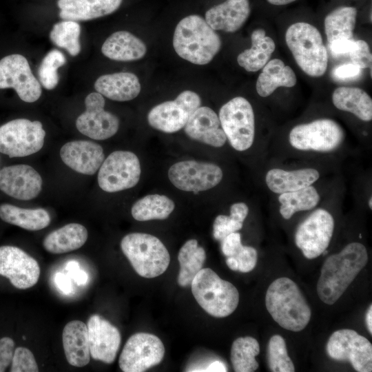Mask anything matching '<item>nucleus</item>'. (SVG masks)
<instances>
[{
  "label": "nucleus",
  "instance_id": "f257e3e1",
  "mask_svg": "<svg viewBox=\"0 0 372 372\" xmlns=\"http://www.w3.org/2000/svg\"><path fill=\"white\" fill-rule=\"evenodd\" d=\"M369 256L366 247L358 242L348 243L338 253L329 256L321 269L317 293L324 303L333 304L364 268Z\"/></svg>",
  "mask_w": 372,
  "mask_h": 372
},
{
  "label": "nucleus",
  "instance_id": "f03ea898",
  "mask_svg": "<svg viewBox=\"0 0 372 372\" xmlns=\"http://www.w3.org/2000/svg\"><path fill=\"white\" fill-rule=\"evenodd\" d=\"M344 140L345 132L338 122L318 118L293 126L288 133L286 148L293 156H327L342 149Z\"/></svg>",
  "mask_w": 372,
  "mask_h": 372
},
{
  "label": "nucleus",
  "instance_id": "7ed1b4c3",
  "mask_svg": "<svg viewBox=\"0 0 372 372\" xmlns=\"http://www.w3.org/2000/svg\"><path fill=\"white\" fill-rule=\"evenodd\" d=\"M173 46L182 59L194 64L205 65L219 52L221 40L205 19L192 14L177 24L173 37Z\"/></svg>",
  "mask_w": 372,
  "mask_h": 372
},
{
  "label": "nucleus",
  "instance_id": "20e7f679",
  "mask_svg": "<svg viewBox=\"0 0 372 372\" xmlns=\"http://www.w3.org/2000/svg\"><path fill=\"white\" fill-rule=\"evenodd\" d=\"M265 305L274 321L287 330L300 331L311 318L310 307L299 287L286 277L279 278L269 285Z\"/></svg>",
  "mask_w": 372,
  "mask_h": 372
},
{
  "label": "nucleus",
  "instance_id": "39448f33",
  "mask_svg": "<svg viewBox=\"0 0 372 372\" xmlns=\"http://www.w3.org/2000/svg\"><path fill=\"white\" fill-rule=\"evenodd\" d=\"M286 43L300 69L312 77L322 76L328 65V54L318 30L298 22L291 25L285 33Z\"/></svg>",
  "mask_w": 372,
  "mask_h": 372
},
{
  "label": "nucleus",
  "instance_id": "423d86ee",
  "mask_svg": "<svg viewBox=\"0 0 372 372\" xmlns=\"http://www.w3.org/2000/svg\"><path fill=\"white\" fill-rule=\"evenodd\" d=\"M191 286L198 304L214 317H227L238 307L239 293L236 287L209 268L200 269Z\"/></svg>",
  "mask_w": 372,
  "mask_h": 372
},
{
  "label": "nucleus",
  "instance_id": "0eeeda50",
  "mask_svg": "<svg viewBox=\"0 0 372 372\" xmlns=\"http://www.w3.org/2000/svg\"><path fill=\"white\" fill-rule=\"evenodd\" d=\"M121 247L135 271L142 277H157L169 266V254L154 236L145 233L129 234L121 240Z\"/></svg>",
  "mask_w": 372,
  "mask_h": 372
},
{
  "label": "nucleus",
  "instance_id": "6e6552de",
  "mask_svg": "<svg viewBox=\"0 0 372 372\" xmlns=\"http://www.w3.org/2000/svg\"><path fill=\"white\" fill-rule=\"evenodd\" d=\"M218 118L227 140L234 149L245 152L254 147L255 114L248 100L242 96L231 99L222 105Z\"/></svg>",
  "mask_w": 372,
  "mask_h": 372
},
{
  "label": "nucleus",
  "instance_id": "1a4fd4ad",
  "mask_svg": "<svg viewBox=\"0 0 372 372\" xmlns=\"http://www.w3.org/2000/svg\"><path fill=\"white\" fill-rule=\"evenodd\" d=\"M320 205L298 225L294 235L296 247L308 259L316 258L327 250L335 229L333 213Z\"/></svg>",
  "mask_w": 372,
  "mask_h": 372
},
{
  "label": "nucleus",
  "instance_id": "9d476101",
  "mask_svg": "<svg viewBox=\"0 0 372 372\" xmlns=\"http://www.w3.org/2000/svg\"><path fill=\"white\" fill-rule=\"evenodd\" d=\"M45 136L41 122L12 120L0 126V152L10 158L33 154L43 147Z\"/></svg>",
  "mask_w": 372,
  "mask_h": 372
},
{
  "label": "nucleus",
  "instance_id": "9b49d317",
  "mask_svg": "<svg viewBox=\"0 0 372 372\" xmlns=\"http://www.w3.org/2000/svg\"><path fill=\"white\" fill-rule=\"evenodd\" d=\"M141 164L137 156L129 151H115L101 164L98 183L107 192H116L134 187L141 177Z\"/></svg>",
  "mask_w": 372,
  "mask_h": 372
},
{
  "label": "nucleus",
  "instance_id": "f8f14e48",
  "mask_svg": "<svg viewBox=\"0 0 372 372\" xmlns=\"http://www.w3.org/2000/svg\"><path fill=\"white\" fill-rule=\"evenodd\" d=\"M326 350L331 358L349 362L357 371H372V344L354 330L344 329L333 332Z\"/></svg>",
  "mask_w": 372,
  "mask_h": 372
},
{
  "label": "nucleus",
  "instance_id": "ddd939ff",
  "mask_svg": "<svg viewBox=\"0 0 372 372\" xmlns=\"http://www.w3.org/2000/svg\"><path fill=\"white\" fill-rule=\"evenodd\" d=\"M198 94L185 90L173 101H168L152 107L147 114L151 127L165 133L178 132L185 125L192 113L200 106Z\"/></svg>",
  "mask_w": 372,
  "mask_h": 372
},
{
  "label": "nucleus",
  "instance_id": "4468645a",
  "mask_svg": "<svg viewBox=\"0 0 372 372\" xmlns=\"http://www.w3.org/2000/svg\"><path fill=\"white\" fill-rule=\"evenodd\" d=\"M165 355L162 341L155 335L137 333L127 340L118 360L124 372H143L158 364Z\"/></svg>",
  "mask_w": 372,
  "mask_h": 372
},
{
  "label": "nucleus",
  "instance_id": "2eb2a0df",
  "mask_svg": "<svg viewBox=\"0 0 372 372\" xmlns=\"http://www.w3.org/2000/svg\"><path fill=\"white\" fill-rule=\"evenodd\" d=\"M168 177L176 188L196 192L216 187L221 182L223 172L214 163L188 160L172 165Z\"/></svg>",
  "mask_w": 372,
  "mask_h": 372
},
{
  "label": "nucleus",
  "instance_id": "dca6fc26",
  "mask_svg": "<svg viewBox=\"0 0 372 372\" xmlns=\"http://www.w3.org/2000/svg\"><path fill=\"white\" fill-rule=\"evenodd\" d=\"M6 88L14 89L26 103L35 102L41 95V84L21 54H10L0 60V89Z\"/></svg>",
  "mask_w": 372,
  "mask_h": 372
},
{
  "label": "nucleus",
  "instance_id": "f3484780",
  "mask_svg": "<svg viewBox=\"0 0 372 372\" xmlns=\"http://www.w3.org/2000/svg\"><path fill=\"white\" fill-rule=\"evenodd\" d=\"M324 170L316 164H306L294 168L272 166L263 172V183L269 192L278 195L319 183Z\"/></svg>",
  "mask_w": 372,
  "mask_h": 372
},
{
  "label": "nucleus",
  "instance_id": "a211bd4d",
  "mask_svg": "<svg viewBox=\"0 0 372 372\" xmlns=\"http://www.w3.org/2000/svg\"><path fill=\"white\" fill-rule=\"evenodd\" d=\"M85 105V111L76 121V127L81 134L94 140H105L117 132L119 120L104 110L103 95L97 92L89 94Z\"/></svg>",
  "mask_w": 372,
  "mask_h": 372
},
{
  "label": "nucleus",
  "instance_id": "6ab92c4d",
  "mask_svg": "<svg viewBox=\"0 0 372 372\" xmlns=\"http://www.w3.org/2000/svg\"><path fill=\"white\" fill-rule=\"evenodd\" d=\"M37 261L21 249L9 245L0 247V275L9 279L19 289L35 285L40 276Z\"/></svg>",
  "mask_w": 372,
  "mask_h": 372
},
{
  "label": "nucleus",
  "instance_id": "aec40b11",
  "mask_svg": "<svg viewBox=\"0 0 372 372\" xmlns=\"http://www.w3.org/2000/svg\"><path fill=\"white\" fill-rule=\"evenodd\" d=\"M87 327L90 356L95 360L112 364L121 344L118 329L98 314L90 317Z\"/></svg>",
  "mask_w": 372,
  "mask_h": 372
},
{
  "label": "nucleus",
  "instance_id": "412c9836",
  "mask_svg": "<svg viewBox=\"0 0 372 372\" xmlns=\"http://www.w3.org/2000/svg\"><path fill=\"white\" fill-rule=\"evenodd\" d=\"M41 189L42 178L30 165H10L0 170V190L11 197L29 200L37 197Z\"/></svg>",
  "mask_w": 372,
  "mask_h": 372
},
{
  "label": "nucleus",
  "instance_id": "4be33fe9",
  "mask_svg": "<svg viewBox=\"0 0 372 372\" xmlns=\"http://www.w3.org/2000/svg\"><path fill=\"white\" fill-rule=\"evenodd\" d=\"M184 131L192 139L214 147H221L227 141L218 115L207 106H200L192 113Z\"/></svg>",
  "mask_w": 372,
  "mask_h": 372
},
{
  "label": "nucleus",
  "instance_id": "5701e85b",
  "mask_svg": "<svg viewBox=\"0 0 372 372\" xmlns=\"http://www.w3.org/2000/svg\"><path fill=\"white\" fill-rule=\"evenodd\" d=\"M63 162L72 169L86 175H93L104 161L103 147L90 141H70L61 148Z\"/></svg>",
  "mask_w": 372,
  "mask_h": 372
},
{
  "label": "nucleus",
  "instance_id": "b1692460",
  "mask_svg": "<svg viewBox=\"0 0 372 372\" xmlns=\"http://www.w3.org/2000/svg\"><path fill=\"white\" fill-rule=\"evenodd\" d=\"M249 14V0H226L209 9L205 19L214 30L234 32L242 26Z\"/></svg>",
  "mask_w": 372,
  "mask_h": 372
},
{
  "label": "nucleus",
  "instance_id": "393cba45",
  "mask_svg": "<svg viewBox=\"0 0 372 372\" xmlns=\"http://www.w3.org/2000/svg\"><path fill=\"white\" fill-rule=\"evenodd\" d=\"M62 341L68 362L76 367H83L90 360L87 324L74 320L66 324L63 330Z\"/></svg>",
  "mask_w": 372,
  "mask_h": 372
},
{
  "label": "nucleus",
  "instance_id": "a878e982",
  "mask_svg": "<svg viewBox=\"0 0 372 372\" xmlns=\"http://www.w3.org/2000/svg\"><path fill=\"white\" fill-rule=\"evenodd\" d=\"M123 0H59V17L65 20L87 21L110 14Z\"/></svg>",
  "mask_w": 372,
  "mask_h": 372
},
{
  "label": "nucleus",
  "instance_id": "bb28decb",
  "mask_svg": "<svg viewBox=\"0 0 372 372\" xmlns=\"http://www.w3.org/2000/svg\"><path fill=\"white\" fill-rule=\"evenodd\" d=\"M318 184L276 195L280 216L285 220H289L297 213L311 211L320 205L325 196Z\"/></svg>",
  "mask_w": 372,
  "mask_h": 372
},
{
  "label": "nucleus",
  "instance_id": "cd10ccee",
  "mask_svg": "<svg viewBox=\"0 0 372 372\" xmlns=\"http://www.w3.org/2000/svg\"><path fill=\"white\" fill-rule=\"evenodd\" d=\"M97 92L116 101H127L136 98L141 92L138 77L131 72H116L99 76L94 83Z\"/></svg>",
  "mask_w": 372,
  "mask_h": 372
},
{
  "label": "nucleus",
  "instance_id": "c85d7f7f",
  "mask_svg": "<svg viewBox=\"0 0 372 372\" xmlns=\"http://www.w3.org/2000/svg\"><path fill=\"white\" fill-rule=\"evenodd\" d=\"M101 52L112 60L131 61L142 59L146 54L147 48L139 38L121 30L114 32L105 41Z\"/></svg>",
  "mask_w": 372,
  "mask_h": 372
},
{
  "label": "nucleus",
  "instance_id": "c756f323",
  "mask_svg": "<svg viewBox=\"0 0 372 372\" xmlns=\"http://www.w3.org/2000/svg\"><path fill=\"white\" fill-rule=\"evenodd\" d=\"M297 82L294 71L280 59L269 61L259 74L256 89L261 97H267L280 87H292Z\"/></svg>",
  "mask_w": 372,
  "mask_h": 372
},
{
  "label": "nucleus",
  "instance_id": "7c9ffc66",
  "mask_svg": "<svg viewBox=\"0 0 372 372\" xmlns=\"http://www.w3.org/2000/svg\"><path fill=\"white\" fill-rule=\"evenodd\" d=\"M331 100L335 107L353 114L364 122L372 120V99L362 89L339 87L333 91Z\"/></svg>",
  "mask_w": 372,
  "mask_h": 372
},
{
  "label": "nucleus",
  "instance_id": "2f4dec72",
  "mask_svg": "<svg viewBox=\"0 0 372 372\" xmlns=\"http://www.w3.org/2000/svg\"><path fill=\"white\" fill-rule=\"evenodd\" d=\"M87 229L70 223L48 234L43 240L44 249L54 254H65L81 247L87 239Z\"/></svg>",
  "mask_w": 372,
  "mask_h": 372
},
{
  "label": "nucleus",
  "instance_id": "473e14b6",
  "mask_svg": "<svg viewBox=\"0 0 372 372\" xmlns=\"http://www.w3.org/2000/svg\"><path fill=\"white\" fill-rule=\"evenodd\" d=\"M251 46L237 56L238 65L247 72H257L269 61L275 50L273 40L266 36L265 30H255L251 36Z\"/></svg>",
  "mask_w": 372,
  "mask_h": 372
},
{
  "label": "nucleus",
  "instance_id": "72a5a7b5",
  "mask_svg": "<svg viewBox=\"0 0 372 372\" xmlns=\"http://www.w3.org/2000/svg\"><path fill=\"white\" fill-rule=\"evenodd\" d=\"M0 218L7 223L29 231L43 229L51 220L48 212L43 209H23L10 204L0 205Z\"/></svg>",
  "mask_w": 372,
  "mask_h": 372
},
{
  "label": "nucleus",
  "instance_id": "f704fd0d",
  "mask_svg": "<svg viewBox=\"0 0 372 372\" xmlns=\"http://www.w3.org/2000/svg\"><path fill=\"white\" fill-rule=\"evenodd\" d=\"M356 17V8L351 6H341L328 14L324 22L328 44L352 39Z\"/></svg>",
  "mask_w": 372,
  "mask_h": 372
},
{
  "label": "nucleus",
  "instance_id": "c9c22d12",
  "mask_svg": "<svg viewBox=\"0 0 372 372\" xmlns=\"http://www.w3.org/2000/svg\"><path fill=\"white\" fill-rule=\"evenodd\" d=\"M205 259V251L198 246L196 240L191 239L185 242L178 256L180 264L178 285L183 287L191 285L196 275L203 269Z\"/></svg>",
  "mask_w": 372,
  "mask_h": 372
},
{
  "label": "nucleus",
  "instance_id": "e433bc0d",
  "mask_svg": "<svg viewBox=\"0 0 372 372\" xmlns=\"http://www.w3.org/2000/svg\"><path fill=\"white\" fill-rule=\"evenodd\" d=\"M174 201L164 195L150 194L136 201L132 207V217L138 221L166 219L174 209Z\"/></svg>",
  "mask_w": 372,
  "mask_h": 372
},
{
  "label": "nucleus",
  "instance_id": "4c0bfd02",
  "mask_svg": "<svg viewBox=\"0 0 372 372\" xmlns=\"http://www.w3.org/2000/svg\"><path fill=\"white\" fill-rule=\"evenodd\" d=\"M260 353L258 342L250 336L235 340L231 348V362L236 372H253L258 368L256 356Z\"/></svg>",
  "mask_w": 372,
  "mask_h": 372
},
{
  "label": "nucleus",
  "instance_id": "58836bf2",
  "mask_svg": "<svg viewBox=\"0 0 372 372\" xmlns=\"http://www.w3.org/2000/svg\"><path fill=\"white\" fill-rule=\"evenodd\" d=\"M249 211V207L245 203H233L230 207L229 216L220 214L216 217L213 224L214 238L221 241L229 234L240 230Z\"/></svg>",
  "mask_w": 372,
  "mask_h": 372
},
{
  "label": "nucleus",
  "instance_id": "ea45409f",
  "mask_svg": "<svg viewBox=\"0 0 372 372\" xmlns=\"http://www.w3.org/2000/svg\"><path fill=\"white\" fill-rule=\"evenodd\" d=\"M81 26L75 21L65 20L54 25L50 32L51 41L56 46L64 48L72 56L79 54Z\"/></svg>",
  "mask_w": 372,
  "mask_h": 372
},
{
  "label": "nucleus",
  "instance_id": "a19ab883",
  "mask_svg": "<svg viewBox=\"0 0 372 372\" xmlns=\"http://www.w3.org/2000/svg\"><path fill=\"white\" fill-rule=\"evenodd\" d=\"M267 361L273 372H293V363L287 353L286 343L280 335H273L267 346Z\"/></svg>",
  "mask_w": 372,
  "mask_h": 372
},
{
  "label": "nucleus",
  "instance_id": "79ce46f5",
  "mask_svg": "<svg viewBox=\"0 0 372 372\" xmlns=\"http://www.w3.org/2000/svg\"><path fill=\"white\" fill-rule=\"evenodd\" d=\"M65 63L64 54L58 50H52L45 56L38 70L39 81L43 87L52 90L57 85L58 69Z\"/></svg>",
  "mask_w": 372,
  "mask_h": 372
},
{
  "label": "nucleus",
  "instance_id": "37998d69",
  "mask_svg": "<svg viewBox=\"0 0 372 372\" xmlns=\"http://www.w3.org/2000/svg\"><path fill=\"white\" fill-rule=\"evenodd\" d=\"M258 252L251 246L242 245L232 256L227 257L226 264L233 271L247 273L252 271L256 265Z\"/></svg>",
  "mask_w": 372,
  "mask_h": 372
},
{
  "label": "nucleus",
  "instance_id": "c03bdc74",
  "mask_svg": "<svg viewBox=\"0 0 372 372\" xmlns=\"http://www.w3.org/2000/svg\"><path fill=\"white\" fill-rule=\"evenodd\" d=\"M10 372H38L39 367L32 351L25 347L14 349Z\"/></svg>",
  "mask_w": 372,
  "mask_h": 372
},
{
  "label": "nucleus",
  "instance_id": "a18cd8bd",
  "mask_svg": "<svg viewBox=\"0 0 372 372\" xmlns=\"http://www.w3.org/2000/svg\"><path fill=\"white\" fill-rule=\"evenodd\" d=\"M352 63L362 70L371 68L372 56L367 43L363 40H355L353 48L349 54Z\"/></svg>",
  "mask_w": 372,
  "mask_h": 372
},
{
  "label": "nucleus",
  "instance_id": "49530a36",
  "mask_svg": "<svg viewBox=\"0 0 372 372\" xmlns=\"http://www.w3.org/2000/svg\"><path fill=\"white\" fill-rule=\"evenodd\" d=\"M14 342L9 337L0 339V372H3L11 364L14 351Z\"/></svg>",
  "mask_w": 372,
  "mask_h": 372
},
{
  "label": "nucleus",
  "instance_id": "de8ad7c7",
  "mask_svg": "<svg viewBox=\"0 0 372 372\" xmlns=\"http://www.w3.org/2000/svg\"><path fill=\"white\" fill-rule=\"evenodd\" d=\"M220 242L222 252L226 257L234 256L242 245L241 235L237 231L229 234Z\"/></svg>",
  "mask_w": 372,
  "mask_h": 372
},
{
  "label": "nucleus",
  "instance_id": "09e8293b",
  "mask_svg": "<svg viewBox=\"0 0 372 372\" xmlns=\"http://www.w3.org/2000/svg\"><path fill=\"white\" fill-rule=\"evenodd\" d=\"M362 69L357 65L345 63L335 68L333 71V76L336 79L347 80L358 76Z\"/></svg>",
  "mask_w": 372,
  "mask_h": 372
},
{
  "label": "nucleus",
  "instance_id": "8fccbe9b",
  "mask_svg": "<svg viewBox=\"0 0 372 372\" xmlns=\"http://www.w3.org/2000/svg\"><path fill=\"white\" fill-rule=\"evenodd\" d=\"M355 41L353 38L334 41L329 44L331 54L335 56L349 54L353 48Z\"/></svg>",
  "mask_w": 372,
  "mask_h": 372
},
{
  "label": "nucleus",
  "instance_id": "3c124183",
  "mask_svg": "<svg viewBox=\"0 0 372 372\" xmlns=\"http://www.w3.org/2000/svg\"><path fill=\"white\" fill-rule=\"evenodd\" d=\"M55 283L57 287L64 293H69L72 291L71 282L69 278L61 273L56 274L54 278Z\"/></svg>",
  "mask_w": 372,
  "mask_h": 372
},
{
  "label": "nucleus",
  "instance_id": "603ef678",
  "mask_svg": "<svg viewBox=\"0 0 372 372\" xmlns=\"http://www.w3.org/2000/svg\"><path fill=\"white\" fill-rule=\"evenodd\" d=\"M70 275L79 285H85L87 280V274L84 271L79 269L72 273Z\"/></svg>",
  "mask_w": 372,
  "mask_h": 372
},
{
  "label": "nucleus",
  "instance_id": "864d4df0",
  "mask_svg": "<svg viewBox=\"0 0 372 372\" xmlns=\"http://www.w3.org/2000/svg\"><path fill=\"white\" fill-rule=\"evenodd\" d=\"M205 371L211 372H225L227 371V369L224 363L220 361L216 360L211 362Z\"/></svg>",
  "mask_w": 372,
  "mask_h": 372
},
{
  "label": "nucleus",
  "instance_id": "5fc2aeb1",
  "mask_svg": "<svg viewBox=\"0 0 372 372\" xmlns=\"http://www.w3.org/2000/svg\"><path fill=\"white\" fill-rule=\"evenodd\" d=\"M366 324L369 332L372 334V305L370 304L366 314Z\"/></svg>",
  "mask_w": 372,
  "mask_h": 372
},
{
  "label": "nucleus",
  "instance_id": "6e6d98bb",
  "mask_svg": "<svg viewBox=\"0 0 372 372\" xmlns=\"http://www.w3.org/2000/svg\"><path fill=\"white\" fill-rule=\"evenodd\" d=\"M65 269L68 271V272L71 274L72 273H73L74 271L79 269V263L74 260L70 261L68 262L65 267Z\"/></svg>",
  "mask_w": 372,
  "mask_h": 372
},
{
  "label": "nucleus",
  "instance_id": "4d7b16f0",
  "mask_svg": "<svg viewBox=\"0 0 372 372\" xmlns=\"http://www.w3.org/2000/svg\"><path fill=\"white\" fill-rule=\"evenodd\" d=\"M295 1L296 0H267L269 3L275 6H283L292 3Z\"/></svg>",
  "mask_w": 372,
  "mask_h": 372
}]
</instances>
